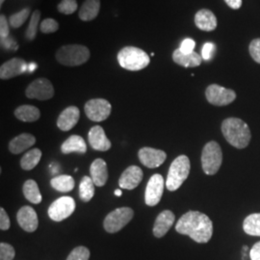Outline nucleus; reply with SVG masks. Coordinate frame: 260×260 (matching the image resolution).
Wrapping results in <instances>:
<instances>
[{"label": "nucleus", "mask_w": 260, "mask_h": 260, "mask_svg": "<svg viewBox=\"0 0 260 260\" xmlns=\"http://www.w3.org/2000/svg\"><path fill=\"white\" fill-rule=\"evenodd\" d=\"M176 231L187 235L197 243H207L213 235V223L207 215L199 211H188L176 224Z\"/></svg>", "instance_id": "1"}, {"label": "nucleus", "mask_w": 260, "mask_h": 260, "mask_svg": "<svg viewBox=\"0 0 260 260\" xmlns=\"http://www.w3.org/2000/svg\"><path fill=\"white\" fill-rule=\"evenodd\" d=\"M223 137L236 149H245L250 144L251 138L249 125L241 119L229 118L222 123Z\"/></svg>", "instance_id": "2"}, {"label": "nucleus", "mask_w": 260, "mask_h": 260, "mask_svg": "<svg viewBox=\"0 0 260 260\" xmlns=\"http://www.w3.org/2000/svg\"><path fill=\"white\" fill-rule=\"evenodd\" d=\"M118 62L126 71L138 72L149 65L150 58L146 51L139 47H125L119 51Z\"/></svg>", "instance_id": "3"}, {"label": "nucleus", "mask_w": 260, "mask_h": 260, "mask_svg": "<svg viewBox=\"0 0 260 260\" xmlns=\"http://www.w3.org/2000/svg\"><path fill=\"white\" fill-rule=\"evenodd\" d=\"M55 57L61 65L77 67L87 63L91 53L89 48L83 45H66L56 51Z\"/></svg>", "instance_id": "4"}, {"label": "nucleus", "mask_w": 260, "mask_h": 260, "mask_svg": "<svg viewBox=\"0 0 260 260\" xmlns=\"http://www.w3.org/2000/svg\"><path fill=\"white\" fill-rule=\"evenodd\" d=\"M191 164L186 155L177 156L171 164L168 173L166 187L169 191H176L188 178Z\"/></svg>", "instance_id": "5"}, {"label": "nucleus", "mask_w": 260, "mask_h": 260, "mask_svg": "<svg viewBox=\"0 0 260 260\" xmlns=\"http://www.w3.org/2000/svg\"><path fill=\"white\" fill-rule=\"evenodd\" d=\"M223 162V152L220 145L215 142H208L203 149L202 167L205 174L213 176L218 173Z\"/></svg>", "instance_id": "6"}, {"label": "nucleus", "mask_w": 260, "mask_h": 260, "mask_svg": "<svg viewBox=\"0 0 260 260\" xmlns=\"http://www.w3.org/2000/svg\"><path fill=\"white\" fill-rule=\"evenodd\" d=\"M134 216V211L130 207H120L106 216L103 222L104 230L108 233H116L129 223Z\"/></svg>", "instance_id": "7"}, {"label": "nucleus", "mask_w": 260, "mask_h": 260, "mask_svg": "<svg viewBox=\"0 0 260 260\" xmlns=\"http://www.w3.org/2000/svg\"><path fill=\"white\" fill-rule=\"evenodd\" d=\"M205 96L207 102L215 106H225L236 100V93L217 84H211L206 88Z\"/></svg>", "instance_id": "8"}, {"label": "nucleus", "mask_w": 260, "mask_h": 260, "mask_svg": "<svg viewBox=\"0 0 260 260\" xmlns=\"http://www.w3.org/2000/svg\"><path fill=\"white\" fill-rule=\"evenodd\" d=\"M75 202L72 197L64 196L54 201L48 208V216L55 222H61L75 212Z\"/></svg>", "instance_id": "9"}, {"label": "nucleus", "mask_w": 260, "mask_h": 260, "mask_svg": "<svg viewBox=\"0 0 260 260\" xmlns=\"http://www.w3.org/2000/svg\"><path fill=\"white\" fill-rule=\"evenodd\" d=\"M86 116L91 121H105L111 114L112 106L110 103L104 99H93L87 102L84 107Z\"/></svg>", "instance_id": "10"}, {"label": "nucleus", "mask_w": 260, "mask_h": 260, "mask_svg": "<svg viewBox=\"0 0 260 260\" xmlns=\"http://www.w3.org/2000/svg\"><path fill=\"white\" fill-rule=\"evenodd\" d=\"M25 94L28 99L38 101H47L53 98L54 88L47 78H38L28 86Z\"/></svg>", "instance_id": "11"}, {"label": "nucleus", "mask_w": 260, "mask_h": 260, "mask_svg": "<svg viewBox=\"0 0 260 260\" xmlns=\"http://www.w3.org/2000/svg\"><path fill=\"white\" fill-rule=\"evenodd\" d=\"M164 178L159 174H155L149 178L145 192L146 205L149 206H155L159 204L164 192Z\"/></svg>", "instance_id": "12"}, {"label": "nucleus", "mask_w": 260, "mask_h": 260, "mask_svg": "<svg viewBox=\"0 0 260 260\" xmlns=\"http://www.w3.org/2000/svg\"><path fill=\"white\" fill-rule=\"evenodd\" d=\"M140 162L149 169H154L161 166L166 158L167 154L161 149H152V148H142L138 152Z\"/></svg>", "instance_id": "13"}, {"label": "nucleus", "mask_w": 260, "mask_h": 260, "mask_svg": "<svg viewBox=\"0 0 260 260\" xmlns=\"http://www.w3.org/2000/svg\"><path fill=\"white\" fill-rule=\"evenodd\" d=\"M28 71L27 63L22 58H12L0 67V78L7 80L24 74Z\"/></svg>", "instance_id": "14"}, {"label": "nucleus", "mask_w": 260, "mask_h": 260, "mask_svg": "<svg viewBox=\"0 0 260 260\" xmlns=\"http://www.w3.org/2000/svg\"><path fill=\"white\" fill-rule=\"evenodd\" d=\"M19 226L26 233H34L38 229L39 220L37 213L31 206H22L17 214Z\"/></svg>", "instance_id": "15"}, {"label": "nucleus", "mask_w": 260, "mask_h": 260, "mask_svg": "<svg viewBox=\"0 0 260 260\" xmlns=\"http://www.w3.org/2000/svg\"><path fill=\"white\" fill-rule=\"evenodd\" d=\"M143 177L144 174L142 169L138 166L132 165L125 169L124 172L121 174L119 179V185L121 189L133 190L141 183V181L143 180Z\"/></svg>", "instance_id": "16"}, {"label": "nucleus", "mask_w": 260, "mask_h": 260, "mask_svg": "<svg viewBox=\"0 0 260 260\" xmlns=\"http://www.w3.org/2000/svg\"><path fill=\"white\" fill-rule=\"evenodd\" d=\"M88 139L90 146L94 150L106 151L111 148L110 140L106 137L104 129L100 125H94L90 129L88 133Z\"/></svg>", "instance_id": "17"}, {"label": "nucleus", "mask_w": 260, "mask_h": 260, "mask_svg": "<svg viewBox=\"0 0 260 260\" xmlns=\"http://www.w3.org/2000/svg\"><path fill=\"white\" fill-rule=\"evenodd\" d=\"M80 111L76 106H69L60 114L57 120V126L62 131L73 129L79 121Z\"/></svg>", "instance_id": "18"}, {"label": "nucleus", "mask_w": 260, "mask_h": 260, "mask_svg": "<svg viewBox=\"0 0 260 260\" xmlns=\"http://www.w3.org/2000/svg\"><path fill=\"white\" fill-rule=\"evenodd\" d=\"M176 216L171 210H164L159 214L153 225V234L155 237L161 238L170 231L175 223Z\"/></svg>", "instance_id": "19"}, {"label": "nucleus", "mask_w": 260, "mask_h": 260, "mask_svg": "<svg viewBox=\"0 0 260 260\" xmlns=\"http://www.w3.org/2000/svg\"><path fill=\"white\" fill-rule=\"evenodd\" d=\"M195 24L202 31L210 32L217 28V18L213 12L208 9H202L195 15Z\"/></svg>", "instance_id": "20"}, {"label": "nucleus", "mask_w": 260, "mask_h": 260, "mask_svg": "<svg viewBox=\"0 0 260 260\" xmlns=\"http://www.w3.org/2000/svg\"><path fill=\"white\" fill-rule=\"evenodd\" d=\"M90 174L94 185L98 187L105 185L108 179V169L106 162L102 158L95 159L90 168Z\"/></svg>", "instance_id": "21"}, {"label": "nucleus", "mask_w": 260, "mask_h": 260, "mask_svg": "<svg viewBox=\"0 0 260 260\" xmlns=\"http://www.w3.org/2000/svg\"><path fill=\"white\" fill-rule=\"evenodd\" d=\"M35 143H36V138L32 134L22 133L10 141V152H12L13 154H19L27 150L32 146H34Z\"/></svg>", "instance_id": "22"}, {"label": "nucleus", "mask_w": 260, "mask_h": 260, "mask_svg": "<svg viewBox=\"0 0 260 260\" xmlns=\"http://www.w3.org/2000/svg\"><path fill=\"white\" fill-rule=\"evenodd\" d=\"M173 60L177 65L184 68L199 67L203 62V57L197 52L183 53L179 48H177L173 53Z\"/></svg>", "instance_id": "23"}, {"label": "nucleus", "mask_w": 260, "mask_h": 260, "mask_svg": "<svg viewBox=\"0 0 260 260\" xmlns=\"http://www.w3.org/2000/svg\"><path fill=\"white\" fill-rule=\"evenodd\" d=\"M61 151L64 154H70L73 152L84 154L87 151V145L81 136L72 135L62 144Z\"/></svg>", "instance_id": "24"}, {"label": "nucleus", "mask_w": 260, "mask_h": 260, "mask_svg": "<svg viewBox=\"0 0 260 260\" xmlns=\"http://www.w3.org/2000/svg\"><path fill=\"white\" fill-rule=\"evenodd\" d=\"M101 0H85L79 9L78 17L83 21H91L99 16Z\"/></svg>", "instance_id": "25"}, {"label": "nucleus", "mask_w": 260, "mask_h": 260, "mask_svg": "<svg viewBox=\"0 0 260 260\" xmlns=\"http://www.w3.org/2000/svg\"><path fill=\"white\" fill-rule=\"evenodd\" d=\"M15 116L19 121L34 122L41 117V112L33 105H21L15 110Z\"/></svg>", "instance_id": "26"}, {"label": "nucleus", "mask_w": 260, "mask_h": 260, "mask_svg": "<svg viewBox=\"0 0 260 260\" xmlns=\"http://www.w3.org/2000/svg\"><path fill=\"white\" fill-rule=\"evenodd\" d=\"M22 192L28 202L39 205L42 202V194L40 192L37 182L33 179H28L22 187Z\"/></svg>", "instance_id": "27"}, {"label": "nucleus", "mask_w": 260, "mask_h": 260, "mask_svg": "<svg viewBox=\"0 0 260 260\" xmlns=\"http://www.w3.org/2000/svg\"><path fill=\"white\" fill-rule=\"evenodd\" d=\"M50 185L52 186V188H54L58 192L68 193V192H71L75 188V179L71 176L62 175V176L53 177L50 180Z\"/></svg>", "instance_id": "28"}, {"label": "nucleus", "mask_w": 260, "mask_h": 260, "mask_svg": "<svg viewBox=\"0 0 260 260\" xmlns=\"http://www.w3.org/2000/svg\"><path fill=\"white\" fill-rule=\"evenodd\" d=\"M42 158L41 149H33L27 151L20 160V167L24 171H31L37 166Z\"/></svg>", "instance_id": "29"}, {"label": "nucleus", "mask_w": 260, "mask_h": 260, "mask_svg": "<svg viewBox=\"0 0 260 260\" xmlns=\"http://www.w3.org/2000/svg\"><path fill=\"white\" fill-rule=\"evenodd\" d=\"M243 230L251 236H260V213L249 215L244 220Z\"/></svg>", "instance_id": "30"}, {"label": "nucleus", "mask_w": 260, "mask_h": 260, "mask_svg": "<svg viewBox=\"0 0 260 260\" xmlns=\"http://www.w3.org/2000/svg\"><path fill=\"white\" fill-rule=\"evenodd\" d=\"M94 195V183L92 177H84L79 184V198L84 203H88Z\"/></svg>", "instance_id": "31"}, {"label": "nucleus", "mask_w": 260, "mask_h": 260, "mask_svg": "<svg viewBox=\"0 0 260 260\" xmlns=\"http://www.w3.org/2000/svg\"><path fill=\"white\" fill-rule=\"evenodd\" d=\"M40 19H41V11L35 10L31 16L29 25L25 31V39L28 42H32L36 39Z\"/></svg>", "instance_id": "32"}, {"label": "nucleus", "mask_w": 260, "mask_h": 260, "mask_svg": "<svg viewBox=\"0 0 260 260\" xmlns=\"http://www.w3.org/2000/svg\"><path fill=\"white\" fill-rule=\"evenodd\" d=\"M30 15V8H24L18 13L11 15L9 18L10 25L13 28H19L26 20Z\"/></svg>", "instance_id": "33"}, {"label": "nucleus", "mask_w": 260, "mask_h": 260, "mask_svg": "<svg viewBox=\"0 0 260 260\" xmlns=\"http://www.w3.org/2000/svg\"><path fill=\"white\" fill-rule=\"evenodd\" d=\"M77 8H78V4L76 0H62L57 6L58 11L61 14L67 15V16L73 15Z\"/></svg>", "instance_id": "34"}, {"label": "nucleus", "mask_w": 260, "mask_h": 260, "mask_svg": "<svg viewBox=\"0 0 260 260\" xmlns=\"http://www.w3.org/2000/svg\"><path fill=\"white\" fill-rule=\"evenodd\" d=\"M89 258H90L89 249L83 246H79L71 251L67 260H89Z\"/></svg>", "instance_id": "35"}, {"label": "nucleus", "mask_w": 260, "mask_h": 260, "mask_svg": "<svg viewBox=\"0 0 260 260\" xmlns=\"http://www.w3.org/2000/svg\"><path fill=\"white\" fill-rule=\"evenodd\" d=\"M59 29V23L53 19H44L40 23V30L44 34H51L55 33Z\"/></svg>", "instance_id": "36"}, {"label": "nucleus", "mask_w": 260, "mask_h": 260, "mask_svg": "<svg viewBox=\"0 0 260 260\" xmlns=\"http://www.w3.org/2000/svg\"><path fill=\"white\" fill-rule=\"evenodd\" d=\"M15 254V249L10 244L4 242L0 244V260H13Z\"/></svg>", "instance_id": "37"}, {"label": "nucleus", "mask_w": 260, "mask_h": 260, "mask_svg": "<svg viewBox=\"0 0 260 260\" xmlns=\"http://www.w3.org/2000/svg\"><path fill=\"white\" fill-rule=\"evenodd\" d=\"M249 51L251 58L260 64V38L252 40L249 46Z\"/></svg>", "instance_id": "38"}, {"label": "nucleus", "mask_w": 260, "mask_h": 260, "mask_svg": "<svg viewBox=\"0 0 260 260\" xmlns=\"http://www.w3.org/2000/svg\"><path fill=\"white\" fill-rule=\"evenodd\" d=\"M9 21L7 20L5 15H1L0 16V38L1 39L9 37Z\"/></svg>", "instance_id": "39"}, {"label": "nucleus", "mask_w": 260, "mask_h": 260, "mask_svg": "<svg viewBox=\"0 0 260 260\" xmlns=\"http://www.w3.org/2000/svg\"><path fill=\"white\" fill-rule=\"evenodd\" d=\"M195 46V41L192 40V39H190V38H187V39L182 41L179 49H180L183 53H192V52H194Z\"/></svg>", "instance_id": "40"}, {"label": "nucleus", "mask_w": 260, "mask_h": 260, "mask_svg": "<svg viewBox=\"0 0 260 260\" xmlns=\"http://www.w3.org/2000/svg\"><path fill=\"white\" fill-rule=\"evenodd\" d=\"M214 50H215V45L213 43H205L202 50V57L205 61H208L212 58Z\"/></svg>", "instance_id": "41"}, {"label": "nucleus", "mask_w": 260, "mask_h": 260, "mask_svg": "<svg viewBox=\"0 0 260 260\" xmlns=\"http://www.w3.org/2000/svg\"><path fill=\"white\" fill-rule=\"evenodd\" d=\"M9 216L4 208H0V229L1 231H8L10 229Z\"/></svg>", "instance_id": "42"}, {"label": "nucleus", "mask_w": 260, "mask_h": 260, "mask_svg": "<svg viewBox=\"0 0 260 260\" xmlns=\"http://www.w3.org/2000/svg\"><path fill=\"white\" fill-rule=\"evenodd\" d=\"M1 46L6 49L9 50H17L19 48V46L17 44V42L14 40L13 37L4 38L1 39Z\"/></svg>", "instance_id": "43"}, {"label": "nucleus", "mask_w": 260, "mask_h": 260, "mask_svg": "<svg viewBox=\"0 0 260 260\" xmlns=\"http://www.w3.org/2000/svg\"><path fill=\"white\" fill-rule=\"evenodd\" d=\"M250 257L251 260H260V241L252 246L250 251Z\"/></svg>", "instance_id": "44"}, {"label": "nucleus", "mask_w": 260, "mask_h": 260, "mask_svg": "<svg viewBox=\"0 0 260 260\" xmlns=\"http://www.w3.org/2000/svg\"><path fill=\"white\" fill-rule=\"evenodd\" d=\"M226 5L233 10H238L241 8L242 0H224Z\"/></svg>", "instance_id": "45"}, {"label": "nucleus", "mask_w": 260, "mask_h": 260, "mask_svg": "<svg viewBox=\"0 0 260 260\" xmlns=\"http://www.w3.org/2000/svg\"><path fill=\"white\" fill-rule=\"evenodd\" d=\"M36 67H37V66H36L35 63H31V64L28 65V71H29V72H33L34 70H36Z\"/></svg>", "instance_id": "46"}, {"label": "nucleus", "mask_w": 260, "mask_h": 260, "mask_svg": "<svg viewBox=\"0 0 260 260\" xmlns=\"http://www.w3.org/2000/svg\"><path fill=\"white\" fill-rule=\"evenodd\" d=\"M121 190L120 189H117V190H115V195L117 196V197H121Z\"/></svg>", "instance_id": "47"}, {"label": "nucleus", "mask_w": 260, "mask_h": 260, "mask_svg": "<svg viewBox=\"0 0 260 260\" xmlns=\"http://www.w3.org/2000/svg\"><path fill=\"white\" fill-rule=\"evenodd\" d=\"M4 1H5V0H0V6H2V5H3Z\"/></svg>", "instance_id": "48"}]
</instances>
